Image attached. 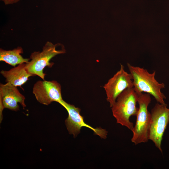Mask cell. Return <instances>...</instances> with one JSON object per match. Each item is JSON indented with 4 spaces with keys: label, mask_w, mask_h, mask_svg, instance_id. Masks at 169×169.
Listing matches in <instances>:
<instances>
[{
    "label": "cell",
    "mask_w": 169,
    "mask_h": 169,
    "mask_svg": "<svg viewBox=\"0 0 169 169\" xmlns=\"http://www.w3.org/2000/svg\"><path fill=\"white\" fill-rule=\"evenodd\" d=\"M127 66L133 77V89L137 94L146 93L152 95L158 103L166 105L164 101L166 97L161 91L165 87V84L156 80L155 71L150 73L146 69L134 66L129 63Z\"/></svg>",
    "instance_id": "1"
},
{
    "label": "cell",
    "mask_w": 169,
    "mask_h": 169,
    "mask_svg": "<svg viewBox=\"0 0 169 169\" xmlns=\"http://www.w3.org/2000/svg\"><path fill=\"white\" fill-rule=\"evenodd\" d=\"M137 98L138 95L133 88H127L118 96L111 107L117 123L125 126L132 132L134 126L130 118L132 116H136L137 113Z\"/></svg>",
    "instance_id": "2"
},
{
    "label": "cell",
    "mask_w": 169,
    "mask_h": 169,
    "mask_svg": "<svg viewBox=\"0 0 169 169\" xmlns=\"http://www.w3.org/2000/svg\"><path fill=\"white\" fill-rule=\"evenodd\" d=\"M137 95L139 107L131 139V142L135 145L146 142L149 140L151 121V114L148 110L151 101L150 95L142 93Z\"/></svg>",
    "instance_id": "3"
},
{
    "label": "cell",
    "mask_w": 169,
    "mask_h": 169,
    "mask_svg": "<svg viewBox=\"0 0 169 169\" xmlns=\"http://www.w3.org/2000/svg\"><path fill=\"white\" fill-rule=\"evenodd\" d=\"M57 44H54L47 41L43 46L42 51H34L30 56V60L26 63L25 68L27 71L34 76H39L45 80L46 74L43 70L46 66L51 68L54 63L50 62V60L57 55L64 53V49H57Z\"/></svg>",
    "instance_id": "4"
},
{
    "label": "cell",
    "mask_w": 169,
    "mask_h": 169,
    "mask_svg": "<svg viewBox=\"0 0 169 169\" xmlns=\"http://www.w3.org/2000/svg\"><path fill=\"white\" fill-rule=\"evenodd\" d=\"M167 105L157 103L151 110L149 139L162 153L161 142L169 122V108Z\"/></svg>",
    "instance_id": "5"
},
{
    "label": "cell",
    "mask_w": 169,
    "mask_h": 169,
    "mask_svg": "<svg viewBox=\"0 0 169 169\" xmlns=\"http://www.w3.org/2000/svg\"><path fill=\"white\" fill-rule=\"evenodd\" d=\"M59 104L66 110L68 112V116L65 120V124L69 133L72 134L74 138L80 133L81 129L83 126L92 130L95 134L99 136L102 138H107L108 132L105 130L101 128H95L84 122V117L80 114V109L64 100Z\"/></svg>",
    "instance_id": "6"
},
{
    "label": "cell",
    "mask_w": 169,
    "mask_h": 169,
    "mask_svg": "<svg viewBox=\"0 0 169 169\" xmlns=\"http://www.w3.org/2000/svg\"><path fill=\"white\" fill-rule=\"evenodd\" d=\"M133 77L125 71L124 66L120 64V69L110 78L103 87L106 95V100L111 107L118 96L125 90L133 88Z\"/></svg>",
    "instance_id": "7"
},
{
    "label": "cell",
    "mask_w": 169,
    "mask_h": 169,
    "mask_svg": "<svg viewBox=\"0 0 169 169\" xmlns=\"http://www.w3.org/2000/svg\"><path fill=\"white\" fill-rule=\"evenodd\" d=\"M61 86L55 80H38L34 84L33 93L39 103L48 105L55 101L59 103L63 100Z\"/></svg>",
    "instance_id": "8"
},
{
    "label": "cell",
    "mask_w": 169,
    "mask_h": 169,
    "mask_svg": "<svg viewBox=\"0 0 169 169\" xmlns=\"http://www.w3.org/2000/svg\"><path fill=\"white\" fill-rule=\"evenodd\" d=\"M25 97L15 86L9 83L0 84V112L4 108L17 111L19 110V103L23 109L26 106Z\"/></svg>",
    "instance_id": "9"
},
{
    "label": "cell",
    "mask_w": 169,
    "mask_h": 169,
    "mask_svg": "<svg viewBox=\"0 0 169 169\" xmlns=\"http://www.w3.org/2000/svg\"><path fill=\"white\" fill-rule=\"evenodd\" d=\"M26 64V63H23L9 70H2L0 73L5 78L7 83H9L16 87H21L27 82L29 77L34 76L27 71Z\"/></svg>",
    "instance_id": "10"
},
{
    "label": "cell",
    "mask_w": 169,
    "mask_h": 169,
    "mask_svg": "<svg viewBox=\"0 0 169 169\" xmlns=\"http://www.w3.org/2000/svg\"><path fill=\"white\" fill-rule=\"evenodd\" d=\"M23 48L18 47L11 50H5L0 49V61H4L6 63L15 67L19 64L28 63L30 58H24L21 54L23 53Z\"/></svg>",
    "instance_id": "11"
},
{
    "label": "cell",
    "mask_w": 169,
    "mask_h": 169,
    "mask_svg": "<svg viewBox=\"0 0 169 169\" xmlns=\"http://www.w3.org/2000/svg\"><path fill=\"white\" fill-rule=\"evenodd\" d=\"M21 0H0L6 5L18 3Z\"/></svg>",
    "instance_id": "12"
}]
</instances>
